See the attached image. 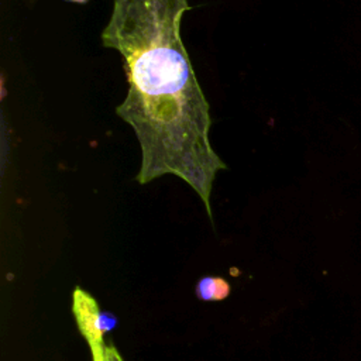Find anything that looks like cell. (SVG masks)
I'll return each instance as SVG.
<instances>
[{
  "label": "cell",
  "mask_w": 361,
  "mask_h": 361,
  "mask_svg": "<svg viewBox=\"0 0 361 361\" xmlns=\"http://www.w3.org/2000/svg\"><path fill=\"white\" fill-rule=\"evenodd\" d=\"M104 348H106V345L90 347L92 355H93V361H106V360H104Z\"/></svg>",
  "instance_id": "obj_5"
},
{
  "label": "cell",
  "mask_w": 361,
  "mask_h": 361,
  "mask_svg": "<svg viewBox=\"0 0 361 361\" xmlns=\"http://www.w3.org/2000/svg\"><path fill=\"white\" fill-rule=\"evenodd\" d=\"M188 10V0H114L102 44L123 56L128 92L116 113L141 147L137 182L175 175L212 219V188L227 165L210 144V106L180 38Z\"/></svg>",
  "instance_id": "obj_1"
},
{
  "label": "cell",
  "mask_w": 361,
  "mask_h": 361,
  "mask_svg": "<svg viewBox=\"0 0 361 361\" xmlns=\"http://www.w3.org/2000/svg\"><path fill=\"white\" fill-rule=\"evenodd\" d=\"M230 292L228 283L221 278L206 276L202 278L196 286V295L203 300H220Z\"/></svg>",
  "instance_id": "obj_3"
},
{
  "label": "cell",
  "mask_w": 361,
  "mask_h": 361,
  "mask_svg": "<svg viewBox=\"0 0 361 361\" xmlns=\"http://www.w3.org/2000/svg\"><path fill=\"white\" fill-rule=\"evenodd\" d=\"M104 360L106 361H123L120 354L116 351L114 347H106L104 348Z\"/></svg>",
  "instance_id": "obj_4"
},
{
  "label": "cell",
  "mask_w": 361,
  "mask_h": 361,
  "mask_svg": "<svg viewBox=\"0 0 361 361\" xmlns=\"http://www.w3.org/2000/svg\"><path fill=\"white\" fill-rule=\"evenodd\" d=\"M72 310L78 327L89 345H104L103 334L116 327V316L107 312H100L96 300L80 288H76L73 292Z\"/></svg>",
  "instance_id": "obj_2"
}]
</instances>
